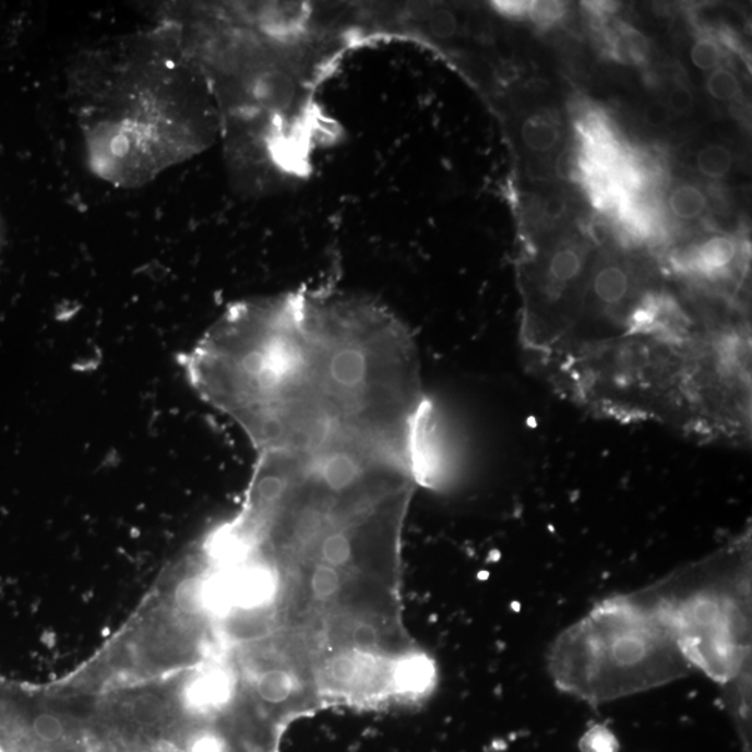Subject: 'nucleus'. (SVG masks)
<instances>
[{"label": "nucleus", "mask_w": 752, "mask_h": 752, "mask_svg": "<svg viewBox=\"0 0 752 752\" xmlns=\"http://www.w3.org/2000/svg\"><path fill=\"white\" fill-rule=\"evenodd\" d=\"M236 681L226 668H208L187 684L186 706L206 720L220 718L235 700Z\"/></svg>", "instance_id": "f257e3e1"}, {"label": "nucleus", "mask_w": 752, "mask_h": 752, "mask_svg": "<svg viewBox=\"0 0 752 752\" xmlns=\"http://www.w3.org/2000/svg\"><path fill=\"white\" fill-rule=\"evenodd\" d=\"M19 724L29 743L45 752L59 750L68 740V726L52 712H35L28 718L19 720Z\"/></svg>", "instance_id": "f03ea898"}, {"label": "nucleus", "mask_w": 752, "mask_h": 752, "mask_svg": "<svg viewBox=\"0 0 752 752\" xmlns=\"http://www.w3.org/2000/svg\"><path fill=\"white\" fill-rule=\"evenodd\" d=\"M736 254L737 246L729 237H712L694 252L696 271L708 276L724 275L733 264Z\"/></svg>", "instance_id": "7ed1b4c3"}, {"label": "nucleus", "mask_w": 752, "mask_h": 752, "mask_svg": "<svg viewBox=\"0 0 752 752\" xmlns=\"http://www.w3.org/2000/svg\"><path fill=\"white\" fill-rule=\"evenodd\" d=\"M560 138L558 122L548 114H534L522 126L523 143L533 153H550L559 144Z\"/></svg>", "instance_id": "20e7f679"}, {"label": "nucleus", "mask_w": 752, "mask_h": 752, "mask_svg": "<svg viewBox=\"0 0 752 752\" xmlns=\"http://www.w3.org/2000/svg\"><path fill=\"white\" fill-rule=\"evenodd\" d=\"M630 290L628 272L619 265H605L594 277L593 291L605 306L622 305Z\"/></svg>", "instance_id": "39448f33"}, {"label": "nucleus", "mask_w": 752, "mask_h": 752, "mask_svg": "<svg viewBox=\"0 0 752 752\" xmlns=\"http://www.w3.org/2000/svg\"><path fill=\"white\" fill-rule=\"evenodd\" d=\"M584 260L582 252L574 247H564L549 260L547 276L550 286L554 289H563L570 282L577 279L582 274Z\"/></svg>", "instance_id": "423d86ee"}, {"label": "nucleus", "mask_w": 752, "mask_h": 752, "mask_svg": "<svg viewBox=\"0 0 752 752\" xmlns=\"http://www.w3.org/2000/svg\"><path fill=\"white\" fill-rule=\"evenodd\" d=\"M733 154L719 143L706 144L695 156V168L701 176L711 180L725 179L733 169Z\"/></svg>", "instance_id": "0eeeda50"}, {"label": "nucleus", "mask_w": 752, "mask_h": 752, "mask_svg": "<svg viewBox=\"0 0 752 752\" xmlns=\"http://www.w3.org/2000/svg\"><path fill=\"white\" fill-rule=\"evenodd\" d=\"M708 205L704 191L694 184H679L669 196L671 214L680 220H694Z\"/></svg>", "instance_id": "6e6552de"}, {"label": "nucleus", "mask_w": 752, "mask_h": 752, "mask_svg": "<svg viewBox=\"0 0 752 752\" xmlns=\"http://www.w3.org/2000/svg\"><path fill=\"white\" fill-rule=\"evenodd\" d=\"M614 57L623 62L643 63L648 57L647 38L635 28L623 25L612 43Z\"/></svg>", "instance_id": "1a4fd4ad"}, {"label": "nucleus", "mask_w": 752, "mask_h": 752, "mask_svg": "<svg viewBox=\"0 0 752 752\" xmlns=\"http://www.w3.org/2000/svg\"><path fill=\"white\" fill-rule=\"evenodd\" d=\"M706 89H708L711 97L721 100V103H733L741 95L739 79L724 65L711 72L708 80H706Z\"/></svg>", "instance_id": "9d476101"}, {"label": "nucleus", "mask_w": 752, "mask_h": 752, "mask_svg": "<svg viewBox=\"0 0 752 752\" xmlns=\"http://www.w3.org/2000/svg\"><path fill=\"white\" fill-rule=\"evenodd\" d=\"M724 52L715 39L703 37L696 39L691 48V62L701 72H714L715 69L720 68Z\"/></svg>", "instance_id": "9b49d317"}, {"label": "nucleus", "mask_w": 752, "mask_h": 752, "mask_svg": "<svg viewBox=\"0 0 752 752\" xmlns=\"http://www.w3.org/2000/svg\"><path fill=\"white\" fill-rule=\"evenodd\" d=\"M580 750L582 752H619L620 745L607 726L597 725L580 740Z\"/></svg>", "instance_id": "f8f14e48"}, {"label": "nucleus", "mask_w": 752, "mask_h": 752, "mask_svg": "<svg viewBox=\"0 0 752 752\" xmlns=\"http://www.w3.org/2000/svg\"><path fill=\"white\" fill-rule=\"evenodd\" d=\"M566 12V4L562 2H532L528 17L539 27H550L558 23Z\"/></svg>", "instance_id": "ddd939ff"}, {"label": "nucleus", "mask_w": 752, "mask_h": 752, "mask_svg": "<svg viewBox=\"0 0 752 752\" xmlns=\"http://www.w3.org/2000/svg\"><path fill=\"white\" fill-rule=\"evenodd\" d=\"M666 104H668L671 115L683 116L693 108V93L684 84H676L671 88L668 103Z\"/></svg>", "instance_id": "4468645a"}, {"label": "nucleus", "mask_w": 752, "mask_h": 752, "mask_svg": "<svg viewBox=\"0 0 752 752\" xmlns=\"http://www.w3.org/2000/svg\"><path fill=\"white\" fill-rule=\"evenodd\" d=\"M673 118L671 115L668 104L664 100H654L647 105L644 110V119L650 128L659 129L665 128Z\"/></svg>", "instance_id": "2eb2a0df"}, {"label": "nucleus", "mask_w": 752, "mask_h": 752, "mask_svg": "<svg viewBox=\"0 0 752 752\" xmlns=\"http://www.w3.org/2000/svg\"><path fill=\"white\" fill-rule=\"evenodd\" d=\"M568 211V199L563 194H550L542 205V214L548 220H559Z\"/></svg>", "instance_id": "dca6fc26"}, {"label": "nucleus", "mask_w": 752, "mask_h": 752, "mask_svg": "<svg viewBox=\"0 0 752 752\" xmlns=\"http://www.w3.org/2000/svg\"><path fill=\"white\" fill-rule=\"evenodd\" d=\"M497 8L509 17H528L532 2H498Z\"/></svg>", "instance_id": "f3484780"}, {"label": "nucleus", "mask_w": 752, "mask_h": 752, "mask_svg": "<svg viewBox=\"0 0 752 752\" xmlns=\"http://www.w3.org/2000/svg\"><path fill=\"white\" fill-rule=\"evenodd\" d=\"M583 7L595 17H608L618 10L613 2H583Z\"/></svg>", "instance_id": "a211bd4d"}]
</instances>
